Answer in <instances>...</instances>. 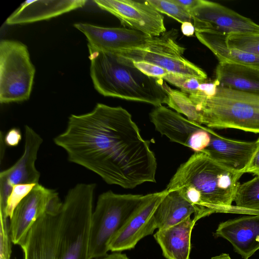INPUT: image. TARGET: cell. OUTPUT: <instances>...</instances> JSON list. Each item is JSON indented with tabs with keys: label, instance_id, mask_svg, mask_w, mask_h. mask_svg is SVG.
<instances>
[{
	"label": "cell",
	"instance_id": "3",
	"mask_svg": "<svg viewBox=\"0 0 259 259\" xmlns=\"http://www.w3.org/2000/svg\"><path fill=\"white\" fill-rule=\"evenodd\" d=\"M243 174L226 168L203 152H195L179 167L166 189H179L195 207L197 221L214 213L259 214V211L232 205Z\"/></svg>",
	"mask_w": 259,
	"mask_h": 259
},
{
	"label": "cell",
	"instance_id": "14",
	"mask_svg": "<svg viewBox=\"0 0 259 259\" xmlns=\"http://www.w3.org/2000/svg\"><path fill=\"white\" fill-rule=\"evenodd\" d=\"M74 27L86 36L88 45L107 52L145 48L155 37L130 28L104 27L87 23H75Z\"/></svg>",
	"mask_w": 259,
	"mask_h": 259
},
{
	"label": "cell",
	"instance_id": "4",
	"mask_svg": "<svg viewBox=\"0 0 259 259\" xmlns=\"http://www.w3.org/2000/svg\"><path fill=\"white\" fill-rule=\"evenodd\" d=\"M90 75L95 89L106 97L146 103L155 107L166 104L168 95L163 79L149 76L132 62L116 53L88 45Z\"/></svg>",
	"mask_w": 259,
	"mask_h": 259
},
{
	"label": "cell",
	"instance_id": "24",
	"mask_svg": "<svg viewBox=\"0 0 259 259\" xmlns=\"http://www.w3.org/2000/svg\"><path fill=\"white\" fill-rule=\"evenodd\" d=\"M234 201L238 207L259 211V176L239 183Z\"/></svg>",
	"mask_w": 259,
	"mask_h": 259
},
{
	"label": "cell",
	"instance_id": "26",
	"mask_svg": "<svg viewBox=\"0 0 259 259\" xmlns=\"http://www.w3.org/2000/svg\"><path fill=\"white\" fill-rule=\"evenodd\" d=\"M147 2L159 13L164 14L182 24L192 21L189 12L172 0H147Z\"/></svg>",
	"mask_w": 259,
	"mask_h": 259
},
{
	"label": "cell",
	"instance_id": "28",
	"mask_svg": "<svg viewBox=\"0 0 259 259\" xmlns=\"http://www.w3.org/2000/svg\"><path fill=\"white\" fill-rule=\"evenodd\" d=\"M163 79L188 94L198 91L200 83L204 82L196 78L171 73L166 74Z\"/></svg>",
	"mask_w": 259,
	"mask_h": 259
},
{
	"label": "cell",
	"instance_id": "17",
	"mask_svg": "<svg viewBox=\"0 0 259 259\" xmlns=\"http://www.w3.org/2000/svg\"><path fill=\"white\" fill-rule=\"evenodd\" d=\"M84 0H27L6 20L8 25L21 24L47 20L81 8Z\"/></svg>",
	"mask_w": 259,
	"mask_h": 259
},
{
	"label": "cell",
	"instance_id": "15",
	"mask_svg": "<svg viewBox=\"0 0 259 259\" xmlns=\"http://www.w3.org/2000/svg\"><path fill=\"white\" fill-rule=\"evenodd\" d=\"M228 241L234 251L248 259L259 250V214L247 215L221 223L213 233Z\"/></svg>",
	"mask_w": 259,
	"mask_h": 259
},
{
	"label": "cell",
	"instance_id": "13",
	"mask_svg": "<svg viewBox=\"0 0 259 259\" xmlns=\"http://www.w3.org/2000/svg\"><path fill=\"white\" fill-rule=\"evenodd\" d=\"M41 137L29 126L25 125L24 152L11 167L0 173V211L4 212L7 199L14 186L22 184H38L40 173L35 163Z\"/></svg>",
	"mask_w": 259,
	"mask_h": 259
},
{
	"label": "cell",
	"instance_id": "6",
	"mask_svg": "<svg viewBox=\"0 0 259 259\" xmlns=\"http://www.w3.org/2000/svg\"><path fill=\"white\" fill-rule=\"evenodd\" d=\"M143 195L119 194L108 191L99 195L93 210L89 252L91 259L107 255L109 244L141 202Z\"/></svg>",
	"mask_w": 259,
	"mask_h": 259
},
{
	"label": "cell",
	"instance_id": "10",
	"mask_svg": "<svg viewBox=\"0 0 259 259\" xmlns=\"http://www.w3.org/2000/svg\"><path fill=\"white\" fill-rule=\"evenodd\" d=\"M195 31H212L224 34H259V25L219 3L199 0L189 12Z\"/></svg>",
	"mask_w": 259,
	"mask_h": 259
},
{
	"label": "cell",
	"instance_id": "31",
	"mask_svg": "<svg viewBox=\"0 0 259 259\" xmlns=\"http://www.w3.org/2000/svg\"><path fill=\"white\" fill-rule=\"evenodd\" d=\"M131 61L135 67L150 77L163 79V78L169 73L165 69L159 66L148 62L144 61Z\"/></svg>",
	"mask_w": 259,
	"mask_h": 259
},
{
	"label": "cell",
	"instance_id": "9",
	"mask_svg": "<svg viewBox=\"0 0 259 259\" xmlns=\"http://www.w3.org/2000/svg\"><path fill=\"white\" fill-rule=\"evenodd\" d=\"M62 202L54 190L36 184L17 205L10 219L12 243L20 246L33 224L46 212L60 208Z\"/></svg>",
	"mask_w": 259,
	"mask_h": 259
},
{
	"label": "cell",
	"instance_id": "23",
	"mask_svg": "<svg viewBox=\"0 0 259 259\" xmlns=\"http://www.w3.org/2000/svg\"><path fill=\"white\" fill-rule=\"evenodd\" d=\"M164 88L168 95L166 104L178 113L185 115L190 121L202 125L200 114L188 94L172 89L165 81Z\"/></svg>",
	"mask_w": 259,
	"mask_h": 259
},
{
	"label": "cell",
	"instance_id": "7",
	"mask_svg": "<svg viewBox=\"0 0 259 259\" xmlns=\"http://www.w3.org/2000/svg\"><path fill=\"white\" fill-rule=\"evenodd\" d=\"M35 72L27 46L21 42H0V102H20L29 98Z\"/></svg>",
	"mask_w": 259,
	"mask_h": 259
},
{
	"label": "cell",
	"instance_id": "29",
	"mask_svg": "<svg viewBox=\"0 0 259 259\" xmlns=\"http://www.w3.org/2000/svg\"><path fill=\"white\" fill-rule=\"evenodd\" d=\"M8 219L4 213L0 212V259H10L12 253Z\"/></svg>",
	"mask_w": 259,
	"mask_h": 259
},
{
	"label": "cell",
	"instance_id": "18",
	"mask_svg": "<svg viewBox=\"0 0 259 259\" xmlns=\"http://www.w3.org/2000/svg\"><path fill=\"white\" fill-rule=\"evenodd\" d=\"M197 220L191 217L168 228L160 229L154 237L167 259H189L191 236Z\"/></svg>",
	"mask_w": 259,
	"mask_h": 259
},
{
	"label": "cell",
	"instance_id": "34",
	"mask_svg": "<svg viewBox=\"0 0 259 259\" xmlns=\"http://www.w3.org/2000/svg\"><path fill=\"white\" fill-rule=\"evenodd\" d=\"M175 3L190 12L199 3V0H172Z\"/></svg>",
	"mask_w": 259,
	"mask_h": 259
},
{
	"label": "cell",
	"instance_id": "1",
	"mask_svg": "<svg viewBox=\"0 0 259 259\" xmlns=\"http://www.w3.org/2000/svg\"><path fill=\"white\" fill-rule=\"evenodd\" d=\"M53 141L68 160L96 173L105 182L133 189L156 182L157 161L131 114L121 107L97 103L91 112L72 114Z\"/></svg>",
	"mask_w": 259,
	"mask_h": 259
},
{
	"label": "cell",
	"instance_id": "21",
	"mask_svg": "<svg viewBox=\"0 0 259 259\" xmlns=\"http://www.w3.org/2000/svg\"><path fill=\"white\" fill-rule=\"evenodd\" d=\"M218 85L249 93H259V70L227 63H219L215 69Z\"/></svg>",
	"mask_w": 259,
	"mask_h": 259
},
{
	"label": "cell",
	"instance_id": "37",
	"mask_svg": "<svg viewBox=\"0 0 259 259\" xmlns=\"http://www.w3.org/2000/svg\"><path fill=\"white\" fill-rule=\"evenodd\" d=\"M210 259H231L228 253H223L220 255L212 257Z\"/></svg>",
	"mask_w": 259,
	"mask_h": 259
},
{
	"label": "cell",
	"instance_id": "19",
	"mask_svg": "<svg viewBox=\"0 0 259 259\" xmlns=\"http://www.w3.org/2000/svg\"><path fill=\"white\" fill-rule=\"evenodd\" d=\"M149 116L155 129L161 135L186 147L190 136L203 127L162 105L155 107Z\"/></svg>",
	"mask_w": 259,
	"mask_h": 259
},
{
	"label": "cell",
	"instance_id": "36",
	"mask_svg": "<svg viewBox=\"0 0 259 259\" xmlns=\"http://www.w3.org/2000/svg\"><path fill=\"white\" fill-rule=\"evenodd\" d=\"M98 259V258H97ZM99 259H129L125 254L115 252L113 253L107 254Z\"/></svg>",
	"mask_w": 259,
	"mask_h": 259
},
{
	"label": "cell",
	"instance_id": "2",
	"mask_svg": "<svg viewBox=\"0 0 259 259\" xmlns=\"http://www.w3.org/2000/svg\"><path fill=\"white\" fill-rule=\"evenodd\" d=\"M96 186L76 184L59 209L46 212L33 224L20 246L23 259H91L89 242Z\"/></svg>",
	"mask_w": 259,
	"mask_h": 259
},
{
	"label": "cell",
	"instance_id": "27",
	"mask_svg": "<svg viewBox=\"0 0 259 259\" xmlns=\"http://www.w3.org/2000/svg\"><path fill=\"white\" fill-rule=\"evenodd\" d=\"M36 185V184H22L14 186L7 199L5 211L0 212L4 213L10 219L17 205L29 194Z\"/></svg>",
	"mask_w": 259,
	"mask_h": 259
},
{
	"label": "cell",
	"instance_id": "16",
	"mask_svg": "<svg viewBox=\"0 0 259 259\" xmlns=\"http://www.w3.org/2000/svg\"><path fill=\"white\" fill-rule=\"evenodd\" d=\"M209 145L202 152L221 165L244 173L256 146V142H245L225 138L211 128Z\"/></svg>",
	"mask_w": 259,
	"mask_h": 259
},
{
	"label": "cell",
	"instance_id": "5",
	"mask_svg": "<svg viewBox=\"0 0 259 259\" xmlns=\"http://www.w3.org/2000/svg\"><path fill=\"white\" fill-rule=\"evenodd\" d=\"M188 95L200 114L201 124L259 134V93L218 85L212 96L199 91Z\"/></svg>",
	"mask_w": 259,
	"mask_h": 259
},
{
	"label": "cell",
	"instance_id": "35",
	"mask_svg": "<svg viewBox=\"0 0 259 259\" xmlns=\"http://www.w3.org/2000/svg\"><path fill=\"white\" fill-rule=\"evenodd\" d=\"M181 30L183 34L187 36H191L195 32L193 24L191 22H184L182 24Z\"/></svg>",
	"mask_w": 259,
	"mask_h": 259
},
{
	"label": "cell",
	"instance_id": "8",
	"mask_svg": "<svg viewBox=\"0 0 259 259\" xmlns=\"http://www.w3.org/2000/svg\"><path fill=\"white\" fill-rule=\"evenodd\" d=\"M178 30L172 29L154 40L145 48L115 52L133 61H144L159 66L169 73L196 78L204 81L207 78L205 71L186 59L185 48L176 39Z\"/></svg>",
	"mask_w": 259,
	"mask_h": 259
},
{
	"label": "cell",
	"instance_id": "20",
	"mask_svg": "<svg viewBox=\"0 0 259 259\" xmlns=\"http://www.w3.org/2000/svg\"><path fill=\"white\" fill-rule=\"evenodd\" d=\"M197 39L216 56L219 63L243 65L259 70V56L229 48L226 34L212 31H195Z\"/></svg>",
	"mask_w": 259,
	"mask_h": 259
},
{
	"label": "cell",
	"instance_id": "32",
	"mask_svg": "<svg viewBox=\"0 0 259 259\" xmlns=\"http://www.w3.org/2000/svg\"><path fill=\"white\" fill-rule=\"evenodd\" d=\"M256 142V148L248 165L244 170V173H250L259 176V138Z\"/></svg>",
	"mask_w": 259,
	"mask_h": 259
},
{
	"label": "cell",
	"instance_id": "30",
	"mask_svg": "<svg viewBox=\"0 0 259 259\" xmlns=\"http://www.w3.org/2000/svg\"><path fill=\"white\" fill-rule=\"evenodd\" d=\"M209 127L203 126L194 132L189 137L187 147L195 152H201L209 144L211 137L208 132Z\"/></svg>",
	"mask_w": 259,
	"mask_h": 259
},
{
	"label": "cell",
	"instance_id": "25",
	"mask_svg": "<svg viewBox=\"0 0 259 259\" xmlns=\"http://www.w3.org/2000/svg\"><path fill=\"white\" fill-rule=\"evenodd\" d=\"M227 46L259 56V34L232 33L226 35Z\"/></svg>",
	"mask_w": 259,
	"mask_h": 259
},
{
	"label": "cell",
	"instance_id": "11",
	"mask_svg": "<svg viewBox=\"0 0 259 259\" xmlns=\"http://www.w3.org/2000/svg\"><path fill=\"white\" fill-rule=\"evenodd\" d=\"M101 9L117 17L122 25L151 36L166 32L162 15L147 1L95 0Z\"/></svg>",
	"mask_w": 259,
	"mask_h": 259
},
{
	"label": "cell",
	"instance_id": "22",
	"mask_svg": "<svg viewBox=\"0 0 259 259\" xmlns=\"http://www.w3.org/2000/svg\"><path fill=\"white\" fill-rule=\"evenodd\" d=\"M196 212L195 207L182 195L179 189L169 191L156 207L153 218L156 229L176 225Z\"/></svg>",
	"mask_w": 259,
	"mask_h": 259
},
{
	"label": "cell",
	"instance_id": "12",
	"mask_svg": "<svg viewBox=\"0 0 259 259\" xmlns=\"http://www.w3.org/2000/svg\"><path fill=\"white\" fill-rule=\"evenodd\" d=\"M168 193L165 189L143 195L140 204L111 241L109 250L115 252L133 249L142 238L152 234L156 229L153 213Z\"/></svg>",
	"mask_w": 259,
	"mask_h": 259
},
{
	"label": "cell",
	"instance_id": "33",
	"mask_svg": "<svg viewBox=\"0 0 259 259\" xmlns=\"http://www.w3.org/2000/svg\"><path fill=\"white\" fill-rule=\"evenodd\" d=\"M22 138L21 131L19 128H12L6 134L4 142L9 147H15L17 146Z\"/></svg>",
	"mask_w": 259,
	"mask_h": 259
}]
</instances>
